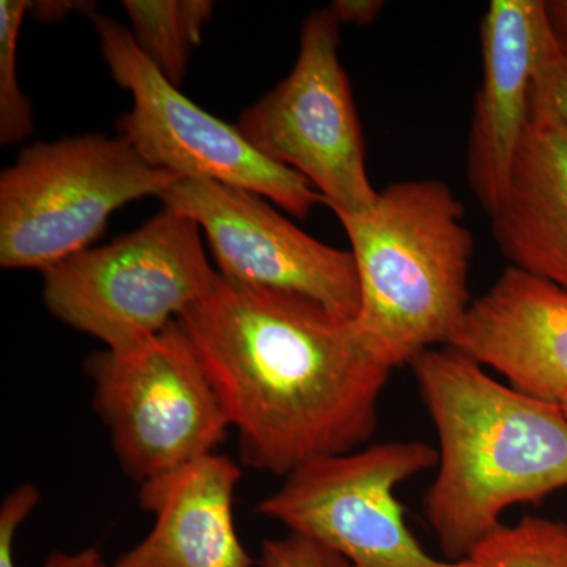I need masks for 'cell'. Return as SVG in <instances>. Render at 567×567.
Returning <instances> with one entry per match:
<instances>
[{"label": "cell", "mask_w": 567, "mask_h": 567, "mask_svg": "<svg viewBox=\"0 0 567 567\" xmlns=\"http://www.w3.org/2000/svg\"><path fill=\"white\" fill-rule=\"evenodd\" d=\"M175 322L237 431L245 465L286 477L374 435L391 369L354 320L301 295L219 275Z\"/></svg>", "instance_id": "obj_1"}, {"label": "cell", "mask_w": 567, "mask_h": 567, "mask_svg": "<svg viewBox=\"0 0 567 567\" xmlns=\"http://www.w3.org/2000/svg\"><path fill=\"white\" fill-rule=\"evenodd\" d=\"M410 365L440 442L425 518L450 561H464L502 527L507 507L567 487V416L450 347Z\"/></svg>", "instance_id": "obj_2"}, {"label": "cell", "mask_w": 567, "mask_h": 567, "mask_svg": "<svg viewBox=\"0 0 567 567\" xmlns=\"http://www.w3.org/2000/svg\"><path fill=\"white\" fill-rule=\"evenodd\" d=\"M360 281L354 324L393 371L446 346L470 306L472 233L442 181L393 183L368 210L336 212Z\"/></svg>", "instance_id": "obj_3"}, {"label": "cell", "mask_w": 567, "mask_h": 567, "mask_svg": "<svg viewBox=\"0 0 567 567\" xmlns=\"http://www.w3.org/2000/svg\"><path fill=\"white\" fill-rule=\"evenodd\" d=\"M123 137L81 134L22 148L0 174V265L44 271L91 248L107 219L181 182Z\"/></svg>", "instance_id": "obj_4"}, {"label": "cell", "mask_w": 567, "mask_h": 567, "mask_svg": "<svg viewBox=\"0 0 567 567\" xmlns=\"http://www.w3.org/2000/svg\"><path fill=\"white\" fill-rule=\"evenodd\" d=\"M203 230L164 207L140 229L89 248L43 274V301L66 327L106 350L141 344L203 300L218 281Z\"/></svg>", "instance_id": "obj_5"}, {"label": "cell", "mask_w": 567, "mask_h": 567, "mask_svg": "<svg viewBox=\"0 0 567 567\" xmlns=\"http://www.w3.org/2000/svg\"><path fill=\"white\" fill-rule=\"evenodd\" d=\"M85 371L118 464L140 484L226 440L229 421L177 322L130 349L92 354Z\"/></svg>", "instance_id": "obj_6"}, {"label": "cell", "mask_w": 567, "mask_h": 567, "mask_svg": "<svg viewBox=\"0 0 567 567\" xmlns=\"http://www.w3.org/2000/svg\"><path fill=\"white\" fill-rule=\"evenodd\" d=\"M439 465L423 442H390L298 466L257 514L344 558L347 567H470L442 561L406 527L395 487Z\"/></svg>", "instance_id": "obj_7"}, {"label": "cell", "mask_w": 567, "mask_h": 567, "mask_svg": "<svg viewBox=\"0 0 567 567\" xmlns=\"http://www.w3.org/2000/svg\"><path fill=\"white\" fill-rule=\"evenodd\" d=\"M103 58L112 78L132 93V111L117 122L118 136L156 169L182 181H212L259 194L298 219L323 197L303 175L256 151L235 125L186 99L137 48L132 32L96 17Z\"/></svg>", "instance_id": "obj_8"}, {"label": "cell", "mask_w": 567, "mask_h": 567, "mask_svg": "<svg viewBox=\"0 0 567 567\" xmlns=\"http://www.w3.org/2000/svg\"><path fill=\"white\" fill-rule=\"evenodd\" d=\"M339 44L330 9L312 11L289 76L246 107L235 126L268 159L303 175L333 213H358L379 192L365 169L363 132Z\"/></svg>", "instance_id": "obj_9"}, {"label": "cell", "mask_w": 567, "mask_h": 567, "mask_svg": "<svg viewBox=\"0 0 567 567\" xmlns=\"http://www.w3.org/2000/svg\"><path fill=\"white\" fill-rule=\"evenodd\" d=\"M207 237L226 281L301 295L346 319L360 311L353 254L303 233L259 194L212 181H181L159 197Z\"/></svg>", "instance_id": "obj_10"}, {"label": "cell", "mask_w": 567, "mask_h": 567, "mask_svg": "<svg viewBox=\"0 0 567 567\" xmlns=\"http://www.w3.org/2000/svg\"><path fill=\"white\" fill-rule=\"evenodd\" d=\"M551 28L544 0H492L481 24L483 82L468 140V181L484 210L502 204Z\"/></svg>", "instance_id": "obj_11"}, {"label": "cell", "mask_w": 567, "mask_h": 567, "mask_svg": "<svg viewBox=\"0 0 567 567\" xmlns=\"http://www.w3.org/2000/svg\"><path fill=\"white\" fill-rule=\"evenodd\" d=\"M446 347L494 369L514 390L561 404L567 395V290L511 265L470 303Z\"/></svg>", "instance_id": "obj_12"}, {"label": "cell", "mask_w": 567, "mask_h": 567, "mask_svg": "<svg viewBox=\"0 0 567 567\" xmlns=\"http://www.w3.org/2000/svg\"><path fill=\"white\" fill-rule=\"evenodd\" d=\"M240 480L233 458L212 453L142 483L140 506L155 524L110 567H252L235 527Z\"/></svg>", "instance_id": "obj_13"}, {"label": "cell", "mask_w": 567, "mask_h": 567, "mask_svg": "<svg viewBox=\"0 0 567 567\" xmlns=\"http://www.w3.org/2000/svg\"><path fill=\"white\" fill-rule=\"evenodd\" d=\"M491 218L513 267L567 290V130L535 93L509 185Z\"/></svg>", "instance_id": "obj_14"}, {"label": "cell", "mask_w": 567, "mask_h": 567, "mask_svg": "<svg viewBox=\"0 0 567 567\" xmlns=\"http://www.w3.org/2000/svg\"><path fill=\"white\" fill-rule=\"evenodd\" d=\"M137 48L174 87L181 89L192 52L203 39L210 0H125Z\"/></svg>", "instance_id": "obj_15"}, {"label": "cell", "mask_w": 567, "mask_h": 567, "mask_svg": "<svg viewBox=\"0 0 567 567\" xmlns=\"http://www.w3.org/2000/svg\"><path fill=\"white\" fill-rule=\"evenodd\" d=\"M466 561L470 567H567V525L543 517L502 525Z\"/></svg>", "instance_id": "obj_16"}, {"label": "cell", "mask_w": 567, "mask_h": 567, "mask_svg": "<svg viewBox=\"0 0 567 567\" xmlns=\"http://www.w3.org/2000/svg\"><path fill=\"white\" fill-rule=\"evenodd\" d=\"M31 2H0V144H21L33 133L32 103L18 80V41Z\"/></svg>", "instance_id": "obj_17"}, {"label": "cell", "mask_w": 567, "mask_h": 567, "mask_svg": "<svg viewBox=\"0 0 567 567\" xmlns=\"http://www.w3.org/2000/svg\"><path fill=\"white\" fill-rule=\"evenodd\" d=\"M39 502L40 492L32 484L14 488L3 499L0 507V567H17L13 557L14 536ZM102 565L100 551L96 548H87L78 554L55 551L47 559L44 567H99Z\"/></svg>", "instance_id": "obj_18"}, {"label": "cell", "mask_w": 567, "mask_h": 567, "mask_svg": "<svg viewBox=\"0 0 567 567\" xmlns=\"http://www.w3.org/2000/svg\"><path fill=\"white\" fill-rule=\"evenodd\" d=\"M259 567H347L344 558L308 537L289 535L267 539L260 548Z\"/></svg>", "instance_id": "obj_19"}, {"label": "cell", "mask_w": 567, "mask_h": 567, "mask_svg": "<svg viewBox=\"0 0 567 567\" xmlns=\"http://www.w3.org/2000/svg\"><path fill=\"white\" fill-rule=\"evenodd\" d=\"M535 99L567 130V51L559 47L554 31L547 40L537 69Z\"/></svg>", "instance_id": "obj_20"}, {"label": "cell", "mask_w": 567, "mask_h": 567, "mask_svg": "<svg viewBox=\"0 0 567 567\" xmlns=\"http://www.w3.org/2000/svg\"><path fill=\"white\" fill-rule=\"evenodd\" d=\"M328 9L339 25H369L385 9V2L382 0H334Z\"/></svg>", "instance_id": "obj_21"}, {"label": "cell", "mask_w": 567, "mask_h": 567, "mask_svg": "<svg viewBox=\"0 0 567 567\" xmlns=\"http://www.w3.org/2000/svg\"><path fill=\"white\" fill-rule=\"evenodd\" d=\"M95 9L93 3L85 2H39L31 3L29 11H33V17L39 21H58L65 18L71 11H85L91 13Z\"/></svg>", "instance_id": "obj_22"}, {"label": "cell", "mask_w": 567, "mask_h": 567, "mask_svg": "<svg viewBox=\"0 0 567 567\" xmlns=\"http://www.w3.org/2000/svg\"><path fill=\"white\" fill-rule=\"evenodd\" d=\"M548 22L559 47L567 51V0L546 2Z\"/></svg>", "instance_id": "obj_23"}, {"label": "cell", "mask_w": 567, "mask_h": 567, "mask_svg": "<svg viewBox=\"0 0 567 567\" xmlns=\"http://www.w3.org/2000/svg\"><path fill=\"white\" fill-rule=\"evenodd\" d=\"M559 405H561L563 412H565L567 416V395L565 399H563L561 404Z\"/></svg>", "instance_id": "obj_24"}, {"label": "cell", "mask_w": 567, "mask_h": 567, "mask_svg": "<svg viewBox=\"0 0 567 567\" xmlns=\"http://www.w3.org/2000/svg\"><path fill=\"white\" fill-rule=\"evenodd\" d=\"M99 567H110V566H107V565H104V563H103V565H102V566H99Z\"/></svg>", "instance_id": "obj_25"}]
</instances>
